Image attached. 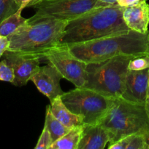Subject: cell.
<instances>
[{"instance_id":"obj_1","label":"cell","mask_w":149,"mask_h":149,"mask_svg":"<svg viewBox=\"0 0 149 149\" xmlns=\"http://www.w3.org/2000/svg\"><path fill=\"white\" fill-rule=\"evenodd\" d=\"M124 8L118 4L96 7L68 21L58 45L70 46L128 32Z\"/></svg>"},{"instance_id":"obj_2","label":"cell","mask_w":149,"mask_h":149,"mask_svg":"<svg viewBox=\"0 0 149 149\" xmlns=\"http://www.w3.org/2000/svg\"><path fill=\"white\" fill-rule=\"evenodd\" d=\"M148 33L129 31L124 33L67 46L69 51L86 63L106 61L118 55L149 53Z\"/></svg>"},{"instance_id":"obj_3","label":"cell","mask_w":149,"mask_h":149,"mask_svg":"<svg viewBox=\"0 0 149 149\" xmlns=\"http://www.w3.org/2000/svg\"><path fill=\"white\" fill-rule=\"evenodd\" d=\"M67 21L44 19L27 21L9 36L8 50L43 55L58 45Z\"/></svg>"},{"instance_id":"obj_4","label":"cell","mask_w":149,"mask_h":149,"mask_svg":"<svg viewBox=\"0 0 149 149\" xmlns=\"http://www.w3.org/2000/svg\"><path fill=\"white\" fill-rule=\"evenodd\" d=\"M99 124L109 133V145L131 134H144L149 130L145 104L128 101L121 97L114 98Z\"/></svg>"},{"instance_id":"obj_5","label":"cell","mask_w":149,"mask_h":149,"mask_svg":"<svg viewBox=\"0 0 149 149\" xmlns=\"http://www.w3.org/2000/svg\"><path fill=\"white\" fill-rule=\"evenodd\" d=\"M134 57L118 55L101 62L87 63L85 87L107 97H121L129 71V62Z\"/></svg>"},{"instance_id":"obj_6","label":"cell","mask_w":149,"mask_h":149,"mask_svg":"<svg viewBox=\"0 0 149 149\" xmlns=\"http://www.w3.org/2000/svg\"><path fill=\"white\" fill-rule=\"evenodd\" d=\"M61 98L67 109L82 119L83 125L100 123L114 100L85 87L64 93Z\"/></svg>"},{"instance_id":"obj_7","label":"cell","mask_w":149,"mask_h":149,"mask_svg":"<svg viewBox=\"0 0 149 149\" xmlns=\"http://www.w3.org/2000/svg\"><path fill=\"white\" fill-rule=\"evenodd\" d=\"M107 6L100 0H42L34 6L37 10L28 21L53 19L70 21L93 9Z\"/></svg>"},{"instance_id":"obj_8","label":"cell","mask_w":149,"mask_h":149,"mask_svg":"<svg viewBox=\"0 0 149 149\" xmlns=\"http://www.w3.org/2000/svg\"><path fill=\"white\" fill-rule=\"evenodd\" d=\"M44 58L58 70L63 78L71 81L76 87H85L87 63L74 57L67 46L56 45L44 54Z\"/></svg>"},{"instance_id":"obj_9","label":"cell","mask_w":149,"mask_h":149,"mask_svg":"<svg viewBox=\"0 0 149 149\" xmlns=\"http://www.w3.org/2000/svg\"><path fill=\"white\" fill-rule=\"evenodd\" d=\"M2 57L13 68L15 74L13 84L18 87L26 85L30 81L32 74L39 67L41 61L45 60L43 55L8 49Z\"/></svg>"},{"instance_id":"obj_10","label":"cell","mask_w":149,"mask_h":149,"mask_svg":"<svg viewBox=\"0 0 149 149\" xmlns=\"http://www.w3.org/2000/svg\"><path fill=\"white\" fill-rule=\"evenodd\" d=\"M62 76L51 63L39 66L30 79L41 93L46 96L50 102L64 93L60 86Z\"/></svg>"},{"instance_id":"obj_11","label":"cell","mask_w":149,"mask_h":149,"mask_svg":"<svg viewBox=\"0 0 149 149\" xmlns=\"http://www.w3.org/2000/svg\"><path fill=\"white\" fill-rule=\"evenodd\" d=\"M149 68L141 71L129 70L121 98L134 103L145 104L147 100Z\"/></svg>"},{"instance_id":"obj_12","label":"cell","mask_w":149,"mask_h":149,"mask_svg":"<svg viewBox=\"0 0 149 149\" xmlns=\"http://www.w3.org/2000/svg\"><path fill=\"white\" fill-rule=\"evenodd\" d=\"M123 18L130 30L148 33L149 32V4L144 0L136 5L124 7Z\"/></svg>"},{"instance_id":"obj_13","label":"cell","mask_w":149,"mask_h":149,"mask_svg":"<svg viewBox=\"0 0 149 149\" xmlns=\"http://www.w3.org/2000/svg\"><path fill=\"white\" fill-rule=\"evenodd\" d=\"M109 142V133L101 124L84 125L77 149H104Z\"/></svg>"},{"instance_id":"obj_14","label":"cell","mask_w":149,"mask_h":149,"mask_svg":"<svg viewBox=\"0 0 149 149\" xmlns=\"http://www.w3.org/2000/svg\"><path fill=\"white\" fill-rule=\"evenodd\" d=\"M49 108L51 112L55 116L56 119L70 129L74 127L83 125L82 119L77 115L73 113L67 109V106L63 103L61 96L57 97L53 100L51 101Z\"/></svg>"},{"instance_id":"obj_15","label":"cell","mask_w":149,"mask_h":149,"mask_svg":"<svg viewBox=\"0 0 149 149\" xmlns=\"http://www.w3.org/2000/svg\"><path fill=\"white\" fill-rule=\"evenodd\" d=\"M83 126L74 127L52 143L50 149H77Z\"/></svg>"},{"instance_id":"obj_16","label":"cell","mask_w":149,"mask_h":149,"mask_svg":"<svg viewBox=\"0 0 149 149\" xmlns=\"http://www.w3.org/2000/svg\"><path fill=\"white\" fill-rule=\"evenodd\" d=\"M109 149H148L143 133H135L127 135L116 142L110 144Z\"/></svg>"},{"instance_id":"obj_17","label":"cell","mask_w":149,"mask_h":149,"mask_svg":"<svg viewBox=\"0 0 149 149\" xmlns=\"http://www.w3.org/2000/svg\"><path fill=\"white\" fill-rule=\"evenodd\" d=\"M21 12L22 10H18L0 23V36L7 37L20 26L27 23L28 19L22 17Z\"/></svg>"},{"instance_id":"obj_18","label":"cell","mask_w":149,"mask_h":149,"mask_svg":"<svg viewBox=\"0 0 149 149\" xmlns=\"http://www.w3.org/2000/svg\"><path fill=\"white\" fill-rule=\"evenodd\" d=\"M45 127L48 130L52 138L53 143L55 142L60 138L65 135L67 132L70 131V128L63 125L61 122L52 114L50 110L49 106H47L46 115H45Z\"/></svg>"},{"instance_id":"obj_19","label":"cell","mask_w":149,"mask_h":149,"mask_svg":"<svg viewBox=\"0 0 149 149\" xmlns=\"http://www.w3.org/2000/svg\"><path fill=\"white\" fill-rule=\"evenodd\" d=\"M128 68L131 71H141L149 68V53L137 55L131 58L129 62Z\"/></svg>"},{"instance_id":"obj_20","label":"cell","mask_w":149,"mask_h":149,"mask_svg":"<svg viewBox=\"0 0 149 149\" xmlns=\"http://www.w3.org/2000/svg\"><path fill=\"white\" fill-rule=\"evenodd\" d=\"M19 10L15 0H0V23Z\"/></svg>"},{"instance_id":"obj_21","label":"cell","mask_w":149,"mask_h":149,"mask_svg":"<svg viewBox=\"0 0 149 149\" xmlns=\"http://www.w3.org/2000/svg\"><path fill=\"white\" fill-rule=\"evenodd\" d=\"M15 74L13 68L4 59L0 61V81H7L13 84Z\"/></svg>"},{"instance_id":"obj_22","label":"cell","mask_w":149,"mask_h":149,"mask_svg":"<svg viewBox=\"0 0 149 149\" xmlns=\"http://www.w3.org/2000/svg\"><path fill=\"white\" fill-rule=\"evenodd\" d=\"M53 141L51 138L48 130L44 126L43 130L42 131L39 140L37 141L35 148L36 149H50V147L52 145Z\"/></svg>"},{"instance_id":"obj_23","label":"cell","mask_w":149,"mask_h":149,"mask_svg":"<svg viewBox=\"0 0 149 149\" xmlns=\"http://www.w3.org/2000/svg\"><path fill=\"white\" fill-rule=\"evenodd\" d=\"M42 0H15L20 10H23L26 7H33L35 4L40 2Z\"/></svg>"},{"instance_id":"obj_24","label":"cell","mask_w":149,"mask_h":149,"mask_svg":"<svg viewBox=\"0 0 149 149\" xmlns=\"http://www.w3.org/2000/svg\"><path fill=\"white\" fill-rule=\"evenodd\" d=\"M144 0H117V4L122 7H128L136 5Z\"/></svg>"},{"instance_id":"obj_25","label":"cell","mask_w":149,"mask_h":149,"mask_svg":"<svg viewBox=\"0 0 149 149\" xmlns=\"http://www.w3.org/2000/svg\"><path fill=\"white\" fill-rule=\"evenodd\" d=\"M8 47L9 41L7 37L0 36V58L2 57L3 54L5 52V51L8 49Z\"/></svg>"},{"instance_id":"obj_26","label":"cell","mask_w":149,"mask_h":149,"mask_svg":"<svg viewBox=\"0 0 149 149\" xmlns=\"http://www.w3.org/2000/svg\"><path fill=\"white\" fill-rule=\"evenodd\" d=\"M102 3L107 4V5H112V4H117V0H100Z\"/></svg>"},{"instance_id":"obj_27","label":"cell","mask_w":149,"mask_h":149,"mask_svg":"<svg viewBox=\"0 0 149 149\" xmlns=\"http://www.w3.org/2000/svg\"><path fill=\"white\" fill-rule=\"evenodd\" d=\"M144 135H145V138L146 143H147L148 146V149H149V130L147 131L146 132H145Z\"/></svg>"},{"instance_id":"obj_28","label":"cell","mask_w":149,"mask_h":149,"mask_svg":"<svg viewBox=\"0 0 149 149\" xmlns=\"http://www.w3.org/2000/svg\"><path fill=\"white\" fill-rule=\"evenodd\" d=\"M145 108H146V111H147L148 115V117H149V98H147V100H146Z\"/></svg>"},{"instance_id":"obj_29","label":"cell","mask_w":149,"mask_h":149,"mask_svg":"<svg viewBox=\"0 0 149 149\" xmlns=\"http://www.w3.org/2000/svg\"><path fill=\"white\" fill-rule=\"evenodd\" d=\"M147 97L149 98V72H148V92H147Z\"/></svg>"},{"instance_id":"obj_30","label":"cell","mask_w":149,"mask_h":149,"mask_svg":"<svg viewBox=\"0 0 149 149\" xmlns=\"http://www.w3.org/2000/svg\"><path fill=\"white\" fill-rule=\"evenodd\" d=\"M148 49H149V33H148Z\"/></svg>"},{"instance_id":"obj_31","label":"cell","mask_w":149,"mask_h":149,"mask_svg":"<svg viewBox=\"0 0 149 149\" xmlns=\"http://www.w3.org/2000/svg\"><path fill=\"white\" fill-rule=\"evenodd\" d=\"M145 1H148V0H145Z\"/></svg>"}]
</instances>
